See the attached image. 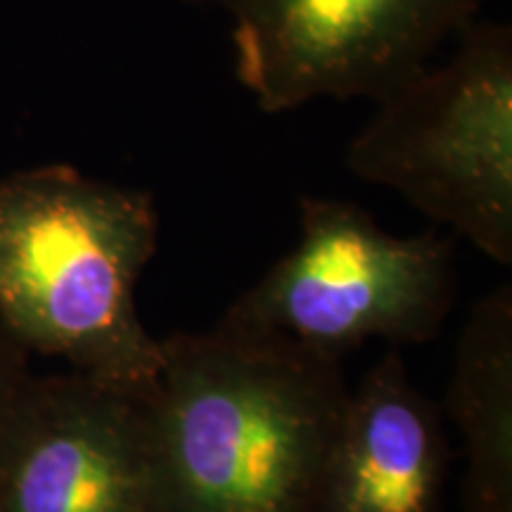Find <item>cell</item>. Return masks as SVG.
<instances>
[{"instance_id": "cell-7", "label": "cell", "mask_w": 512, "mask_h": 512, "mask_svg": "<svg viewBox=\"0 0 512 512\" xmlns=\"http://www.w3.org/2000/svg\"><path fill=\"white\" fill-rule=\"evenodd\" d=\"M448 441L437 406L389 349L344 401L311 512H446Z\"/></svg>"}, {"instance_id": "cell-9", "label": "cell", "mask_w": 512, "mask_h": 512, "mask_svg": "<svg viewBox=\"0 0 512 512\" xmlns=\"http://www.w3.org/2000/svg\"><path fill=\"white\" fill-rule=\"evenodd\" d=\"M27 356L29 351L0 323V432H3L5 420H8L19 392L31 377Z\"/></svg>"}, {"instance_id": "cell-4", "label": "cell", "mask_w": 512, "mask_h": 512, "mask_svg": "<svg viewBox=\"0 0 512 512\" xmlns=\"http://www.w3.org/2000/svg\"><path fill=\"white\" fill-rule=\"evenodd\" d=\"M297 247L219 323L342 358L368 339L430 342L456 297L453 242L396 238L354 202L304 197Z\"/></svg>"}, {"instance_id": "cell-6", "label": "cell", "mask_w": 512, "mask_h": 512, "mask_svg": "<svg viewBox=\"0 0 512 512\" xmlns=\"http://www.w3.org/2000/svg\"><path fill=\"white\" fill-rule=\"evenodd\" d=\"M0 512H159L145 396L31 375L0 432Z\"/></svg>"}, {"instance_id": "cell-8", "label": "cell", "mask_w": 512, "mask_h": 512, "mask_svg": "<svg viewBox=\"0 0 512 512\" xmlns=\"http://www.w3.org/2000/svg\"><path fill=\"white\" fill-rule=\"evenodd\" d=\"M446 411L467 453L463 512H512V290L496 287L460 330Z\"/></svg>"}, {"instance_id": "cell-10", "label": "cell", "mask_w": 512, "mask_h": 512, "mask_svg": "<svg viewBox=\"0 0 512 512\" xmlns=\"http://www.w3.org/2000/svg\"><path fill=\"white\" fill-rule=\"evenodd\" d=\"M181 3H192V5H202V3H211V0H181Z\"/></svg>"}, {"instance_id": "cell-3", "label": "cell", "mask_w": 512, "mask_h": 512, "mask_svg": "<svg viewBox=\"0 0 512 512\" xmlns=\"http://www.w3.org/2000/svg\"><path fill=\"white\" fill-rule=\"evenodd\" d=\"M377 102L347 166L399 192L496 264H512V29L472 22L444 64Z\"/></svg>"}, {"instance_id": "cell-5", "label": "cell", "mask_w": 512, "mask_h": 512, "mask_svg": "<svg viewBox=\"0 0 512 512\" xmlns=\"http://www.w3.org/2000/svg\"><path fill=\"white\" fill-rule=\"evenodd\" d=\"M230 19L235 76L261 110L380 100L425 67L484 0H211Z\"/></svg>"}, {"instance_id": "cell-1", "label": "cell", "mask_w": 512, "mask_h": 512, "mask_svg": "<svg viewBox=\"0 0 512 512\" xmlns=\"http://www.w3.org/2000/svg\"><path fill=\"white\" fill-rule=\"evenodd\" d=\"M339 358L219 323L162 339L159 512H311L347 401Z\"/></svg>"}, {"instance_id": "cell-2", "label": "cell", "mask_w": 512, "mask_h": 512, "mask_svg": "<svg viewBox=\"0 0 512 512\" xmlns=\"http://www.w3.org/2000/svg\"><path fill=\"white\" fill-rule=\"evenodd\" d=\"M159 238L150 192L67 164L0 181V323L24 349L74 373L152 396L162 339L145 330L136 285Z\"/></svg>"}]
</instances>
